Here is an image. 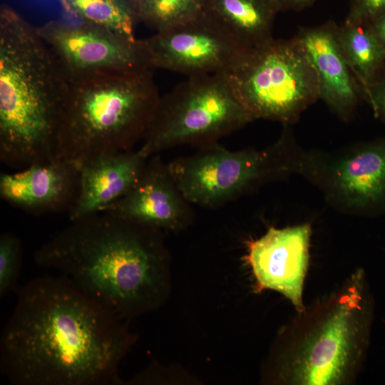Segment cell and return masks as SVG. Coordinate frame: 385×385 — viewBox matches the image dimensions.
I'll use <instances>...</instances> for the list:
<instances>
[{"instance_id": "6da1fadb", "label": "cell", "mask_w": 385, "mask_h": 385, "mask_svg": "<svg viewBox=\"0 0 385 385\" xmlns=\"http://www.w3.org/2000/svg\"><path fill=\"white\" fill-rule=\"evenodd\" d=\"M135 340L123 319L66 277L42 276L18 292L1 337V372L14 385L118 384Z\"/></svg>"}, {"instance_id": "7a4b0ae2", "label": "cell", "mask_w": 385, "mask_h": 385, "mask_svg": "<svg viewBox=\"0 0 385 385\" xmlns=\"http://www.w3.org/2000/svg\"><path fill=\"white\" fill-rule=\"evenodd\" d=\"M160 232L101 212L72 221L34 258L124 319L154 308L161 299L165 251Z\"/></svg>"}, {"instance_id": "3957f363", "label": "cell", "mask_w": 385, "mask_h": 385, "mask_svg": "<svg viewBox=\"0 0 385 385\" xmlns=\"http://www.w3.org/2000/svg\"><path fill=\"white\" fill-rule=\"evenodd\" d=\"M71 83L36 28L0 12V160L23 169L56 157Z\"/></svg>"}, {"instance_id": "277c9868", "label": "cell", "mask_w": 385, "mask_h": 385, "mask_svg": "<svg viewBox=\"0 0 385 385\" xmlns=\"http://www.w3.org/2000/svg\"><path fill=\"white\" fill-rule=\"evenodd\" d=\"M160 95L152 69L106 73L71 83L56 157L76 165L134 149L142 142Z\"/></svg>"}, {"instance_id": "5b68a950", "label": "cell", "mask_w": 385, "mask_h": 385, "mask_svg": "<svg viewBox=\"0 0 385 385\" xmlns=\"http://www.w3.org/2000/svg\"><path fill=\"white\" fill-rule=\"evenodd\" d=\"M262 148L230 150L218 143L168 163L178 186L192 204L215 208L269 183L299 174L305 153L290 125Z\"/></svg>"}, {"instance_id": "8992f818", "label": "cell", "mask_w": 385, "mask_h": 385, "mask_svg": "<svg viewBox=\"0 0 385 385\" xmlns=\"http://www.w3.org/2000/svg\"><path fill=\"white\" fill-rule=\"evenodd\" d=\"M253 120L225 74L188 76L160 96L139 148L148 158L179 145L200 148Z\"/></svg>"}, {"instance_id": "52a82bcc", "label": "cell", "mask_w": 385, "mask_h": 385, "mask_svg": "<svg viewBox=\"0 0 385 385\" xmlns=\"http://www.w3.org/2000/svg\"><path fill=\"white\" fill-rule=\"evenodd\" d=\"M225 74L255 120L291 125L319 100L316 71L296 36L246 49Z\"/></svg>"}, {"instance_id": "ba28073f", "label": "cell", "mask_w": 385, "mask_h": 385, "mask_svg": "<svg viewBox=\"0 0 385 385\" xmlns=\"http://www.w3.org/2000/svg\"><path fill=\"white\" fill-rule=\"evenodd\" d=\"M299 175L337 211L385 215V135L332 150H305Z\"/></svg>"}, {"instance_id": "9c48e42d", "label": "cell", "mask_w": 385, "mask_h": 385, "mask_svg": "<svg viewBox=\"0 0 385 385\" xmlns=\"http://www.w3.org/2000/svg\"><path fill=\"white\" fill-rule=\"evenodd\" d=\"M324 314L305 334L290 363L294 384H342L359 361L365 321L359 285L347 287Z\"/></svg>"}, {"instance_id": "30bf717a", "label": "cell", "mask_w": 385, "mask_h": 385, "mask_svg": "<svg viewBox=\"0 0 385 385\" xmlns=\"http://www.w3.org/2000/svg\"><path fill=\"white\" fill-rule=\"evenodd\" d=\"M143 63L188 76L227 73L247 49L203 13L182 24L138 39Z\"/></svg>"}, {"instance_id": "8fae6325", "label": "cell", "mask_w": 385, "mask_h": 385, "mask_svg": "<svg viewBox=\"0 0 385 385\" xmlns=\"http://www.w3.org/2000/svg\"><path fill=\"white\" fill-rule=\"evenodd\" d=\"M36 28L71 83L106 73L147 67L138 40L132 42L71 19L49 21Z\"/></svg>"}, {"instance_id": "7c38bea8", "label": "cell", "mask_w": 385, "mask_h": 385, "mask_svg": "<svg viewBox=\"0 0 385 385\" xmlns=\"http://www.w3.org/2000/svg\"><path fill=\"white\" fill-rule=\"evenodd\" d=\"M311 234L309 223L281 229L270 227L263 236L247 245V260L259 289L281 293L300 312L304 309L302 291Z\"/></svg>"}, {"instance_id": "4fadbf2b", "label": "cell", "mask_w": 385, "mask_h": 385, "mask_svg": "<svg viewBox=\"0 0 385 385\" xmlns=\"http://www.w3.org/2000/svg\"><path fill=\"white\" fill-rule=\"evenodd\" d=\"M192 205L168 163L156 154L149 157L128 192L103 212L160 230H175L192 220Z\"/></svg>"}, {"instance_id": "5bb4252c", "label": "cell", "mask_w": 385, "mask_h": 385, "mask_svg": "<svg viewBox=\"0 0 385 385\" xmlns=\"http://www.w3.org/2000/svg\"><path fill=\"white\" fill-rule=\"evenodd\" d=\"M79 168L55 158L0 175V196L9 204L34 214L70 210L76 199Z\"/></svg>"}, {"instance_id": "9a60e30c", "label": "cell", "mask_w": 385, "mask_h": 385, "mask_svg": "<svg viewBox=\"0 0 385 385\" xmlns=\"http://www.w3.org/2000/svg\"><path fill=\"white\" fill-rule=\"evenodd\" d=\"M338 26L328 21L317 26L300 27L296 36L316 71L319 99L341 120L349 122L364 94L343 54Z\"/></svg>"}, {"instance_id": "2e32d148", "label": "cell", "mask_w": 385, "mask_h": 385, "mask_svg": "<svg viewBox=\"0 0 385 385\" xmlns=\"http://www.w3.org/2000/svg\"><path fill=\"white\" fill-rule=\"evenodd\" d=\"M138 148L92 158L79 166L76 199L68 211L76 221L105 211L134 185L148 159Z\"/></svg>"}, {"instance_id": "e0dca14e", "label": "cell", "mask_w": 385, "mask_h": 385, "mask_svg": "<svg viewBox=\"0 0 385 385\" xmlns=\"http://www.w3.org/2000/svg\"><path fill=\"white\" fill-rule=\"evenodd\" d=\"M277 12L274 0H205L204 6V13L247 48L273 38Z\"/></svg>"}, {"instance_id": "ac0fdd59", "label": "cell", "mask_w": 385, "mask_h": 385, "mask_svg": "<svg viewBox=\"0 0 385 385\" xmlns=\"http://www.w3.org/2000/svg\"><path fill=\"white\" fill-rule=\"evenodd\" d=\"M341 48L351 73L365 95L385 66V48L368 23L338 26Z\"/></svg>"}, {"instance_id": "d6986e66", "label": "cell", "mask_w": 385, "mask_h": 385, "mask_svg": "<svg viewBox=\"0 0 385 385\" xmlns=\"http://www.w3.org/2000/svg\"><path fill=\"white\" fill-rule=\"evenodd\" d=\"M69 19L103 28L126 40L137 41L135 28L139 20L130 0H59Z\"/></svg>"}, {"instance_id": "ffe728a7", "label": "cell", "mask_w": 385, "mask_h": 385, "mask_svg": "<svg viewBox=\"0 0 385 385\" xmlns=\"http://www.w3.org/2000/svg\"><path fill=\"white\" fill-rule=\"evenodd\" d=\"M205 0H141L138 19L156 31L189 21L204 11Z\"/></svg>"}, {"instance_id": "44dd1931", "label": "cell", "mask_w": 385, "mask_h": 385, "mask_svg": "<svg viewBox=\"0 0 385 385\" xmlns=\"http://www.w3.org/2000/svg\"><path fill=\"white\" fill-rule=\"evenodd\" d=\"M22 247L20 239L10 232L0 237V297L15 291L20 274Z\"/></svg>"}, {"instance_id": "7402d4cb", "label": "cell", "mask_w": 385, "mask_h": 385, "mask_svg": "<svg viewBox=\"0 0 385 385\" xmlns=\"http://www.w3.org/2000/svg\"><path fill=\"white\" fill-rule=\"evenodd\" d=\"M385 14V0H351L346 24L369 23Z\"/></svg>"}, {"instance_id": "603a6c76", "label": "cell", "mask_w": 385, "mask_h": 385, "mask_svg": "<svg viewBox=\"0 0 385 385\" xmlns=\"http://www.w3.org/2000/svg\"><path fill=\"white\" fill-rule=\"evenodd\" d=\"M375 117L385 122V66L369 86L364 98Z\"/></svg>"}, {"instance_id": "cb8c5ba5", "label": "cell", "mask_w": 385, "mask_h": 385, "mask_svg": "<svg viewBox=\"0 0 385 385\" xmlns=\"http://www.w3.org/2000/svg\"><path fill=\"white\" fill-rule=\"evenodd\" d=\"M279 11H299L311 6L317 0H274Z\"/></svg>"}, {"instance_id": "d4e9b609", "label": "cell", "mask_w": 385, "mask_h": 385, "mask_svg": "<svg viewBox=\"0 0 385 385\" xmlns=\"http://www.w3.org/2000/svg\"><path fill=\"white\" fill-rule=\"evenodd\" d=\"M368 24L385 48V14L376 17Z\"/></svg>"}, {"instance_id": "484cf974", "label": "cell", "mask_w": 385, "mask_h": 385, "mask_svg": "<svg viewBox=\"0 0 385 385\" xmlns=\"http://www.w3.org/2000/svg\"><path fill=\"white\" fill-rule=\"evenodd\" d=\"M136 7V5L138 4V2L141 0H130Z\"/></svg>"}]
</instances>
